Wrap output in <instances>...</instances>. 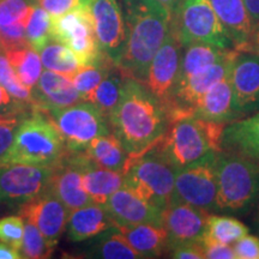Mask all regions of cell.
Here are the masks:
<instances>
[{
  "label": "cell",
  "mask_w": 259,
  "mask_h": 259,
  "mask_svg": "<svg viewBox=\"0 0 259 259\" xmlns=\"http://www.w3.org/2000/svg\"><path fill=\"white\" fill-rule=\"evenodd\" d=\"M112 132L121 142L128 158L151 149L169 125L167 106L144 83L125 77L118 105L108 116Z\"/></svg>",
  "instance_id": "cell-1"
},
{
  "label": "cell",
  "mask_w": 259,
  "mask_h": 259,
  "mask_svg": "<svg viewBox=\"0 0 259 259\" xmlns=\"http://www.w3.org/2000/svg\"><path fill=\"white\" fill-rule=\"evenodd\" d=\"M127 40L118 69L144 83L149 65L170 29L171 16L156 0H120Z\"/></svg>",
  "instance_id": "cell-2"
},
{
  "label": "cell",
  "mask_w": 259,
  "mask_h": 259,
  "mask_svg": "<svg viewBox=\"0 0 259 259\" xmlns=\"http://www.w3.org/2000/svg\"><path fill=\"white\" fill-rule=\"evenodd\" d=\"M225 126L193 115L170 120L167 131L154 148L179 169L210 151H222Z\"/></svg>",
  "instance_id": "cell-3"
},
{
  "label": "cell",
  "mask_w": 259,
  "mask_h": 259,
  "mask_svg": "<svg viewBox=\"0 0 259 259\" xmlns=\"http://www.w3.org/2000/svg\"><path fill=\"white\" fill-rule=\"evenodd\" d=\"M66 151L59 130L50 116L32 109L19 125L4 163L54 166Z\"/></svg>",
  "instance_id": "cell-4"
},
{
  "label": "cell",
  "mask_w": 259,
  "mask_h": 259,
  "mask_svg": "<svg viewBox=\"0 0 259 259\" xmlns=\"http://www.w3.org/2000/svg\"><path fill=\"white\" fill-rule=\"evenodd\" d=\"M218 211L240 212L259 197V163L241 155L220 151L216 162Z\"/></svg>",
  "instance_id": "cell-5"
},
{
  "label": "cell",
  "mask_w": 259,
  "mask_h": 259,
  "mask_svg": "<svg viewBox=\"0 0 259 259\" xmlns=\"http://www.w3.org/2000/svg\"><path fill=\"white\" fill-rule=\"evenodd\" d=\"M176 174L177 168L153 147L137 157L128 158L124 186L163 210L171 200Z\"/></svg>",
  "instance_id": "cell-6"
},
{
  "label": "cell",
  "mask_w": 259,
  "mask_h": 259,
  "mask_svg": "<svg viewBox=\"0 0 259 259\" xmlns=\"http://www.w3.org/2000/svg\"><path fill=\"white\" fill-rule=\"evenodd\" d=\"M171 29L183 47L202 42L221 48H234L210 0H183L171 18Z\"/></svg>",
  "instance_id": "cell-7"
},
{
  "label": "cell",
  "mask_w": 259,
  "mask_h": 259,
  "mask_svg": "<svg viewBox=\"0 0 259 259\" xmlns=\"http://www.w3.org/2000/svg\"><path fill=\"white\" fill-rule=\"evenodd\" d=\"M45 113L59 130L66 150L72 153L85 151L90 142L112 132L108 118L92 102H78Z\"/></svg>",
  "instance_id": "cell-8"
},
{
  "label": "cell",
  "mask_w": 259,
  "mask_h": 259,
  "mask_svg": "<svg viewBox=\"0 0 259 259\" xmlns=\"http://www.w3.org/2000/svg\"><path fill=\"white\" fill-rule=\"evenodd\" d=\"M218 153L210 151L192 163L177 169L170 202H183L204 210H215L218 194Z\"/></svg>",
  "instance_id": "cell-9"
},
{
  "label": "cell",
  "mask_w": 259,
  "mask_h": 259,
  "mask_svg": "<svg viewBox=\"0 0 259 259\" xmlns=\"http://www.w3.org/2000/svg\"><path fill=\"white\" fill-rule=\"evenodd\" d=\"M52 38L66 45L82 66L95 65L106 58L100 50L87 0L78 9L52 17Z\"/></svg>",
  "instance_id": "cell-10"
},
{
  "label": "cell",
  "mask_w": 259,
  "mask_h": 259,
  "mask_svg": "<svg viewBox=\"0 0 259 259\" xmlns=\"http://www.w3.org/2000/svg\"><path fill=\"white\" fill-rule=\"evenodd\" d=\"M53 166L0 164V202L22 206L50 190Z\"/></svg>",
  "instance_id": "cell-11"
},
{
  "label": "cell",
  "mask_w": 259,
  "mask_h": 259,
  "mask_svg": "<svg viewBox=\"0 0 259 259\" xmlns=\"http://www.w3.org/2000/svg\"><path fill=\"white\" fill-rule=\"evenodd\" d=\"M100 50L115 66L124 54L127 30L120 0H87Z\"/></svg>",
  "instance_id": "cell-12"
},
{
  "label": "cell",
  "mask_w": 259,
  "mask_h": 259,
  "mask_svg": "<svg viewBox=\"0 0 259 259\" xmlns=\"http://www.w3.org/2000/svg\"><path fill=\"white\" fill-rule=\"evenodd\" d=\"M236 54L238 51L234 50L225 59L218 61L199 72L191 74L186 79L177 84L167 106L170 120L193 115V109L198 100L223 78V76L231 69Z\"/></svg>",
  "instance_id": "cell-13"
},
{
  "label": "cell",
  "mask_w": 259,
  "mask_h": 259,
  "mask_svg": "<svg viewBox=\"0 0 259 259\" xmlns=\"http://www.w3.org/2000/svg\"><path fill=\"white\" fill-rule=\"evenodd\" d=\"M183 45L178 40L176 32L170 29L163 44L158 48L149 65L144 84L147 88L168 106L176 89L180 73Z\"/></svg>",
  "instance_id": "cell-14"
},
{
  "label": "cell",
  "mask_w": 259,
  "mask_h": 259,
  "mask_svg": "<svg viewBox=\"0 0 259 259\" xmlns=\"http://www.w3.org/2000/svg\"><path fill=\"white\" fill-rule=\"evenodd\" d=\"M88 161L89 156L85 151H66L53 166L54 170L50 190L66 205L70 211L93 203L82 183L83 168Z\"/></svg>",
  "instance_id": "cell-15"
},
{
  "label": "cell",
  "mask_w": 259,
  "mask_h": 259,
  "mask_svg": "<svg viewBox=\"0 0 259 259\" xmlns=\"http://www.w3.org/2000/svg\"><path fill=\"white\" fill-rule=\"evenodd\" d=\"M231 83L238 120L259 112V56L238 52L232 64Z\"/></svg>",
  "instance_id": "cell-16"
},
{
  "label": "cell",
  "mask_w": 259,
  "mask_h": 259,
  "mask_svg": "<svg viewBox=\"0 0 259 259\" xmlns=\"http://www.w3.org/2000/svg\"><path fill=\"white\" fill-rule=\"evenodd\" d=\"M19 215L25 221H30L37 227L48 245L54 248L66 229L70 210L48 190L37 198L32 199L19 209Z\"/></svg>",
  "instance_id": "cell-17"
},
{
  "label": "cell",
  "mask_w": 259,
  "mask_h": 259,
  "mask_svg": "<svg viewBox=\"0 0 259 259\" xmlns=\"http://www.w3.org/2000/svg\"><path fill=\"white\" fill-rule=\"evenodd\" d=\"M209 215L208 210L183 202H170L163 208L161 225L168 233L169 251L184 242L202 241Z\"/></svg>",
  "instance_id": "cell-18"
},
{
  "label": "cell",
  "mask_w": 259,
  "mask_h": 259,
  "mask_svg": "<svg viewBox=\"0 0 259 259\" xmlns=\"http://www.w3.org/2000/svg\"><path fill=\"white\" fill-rule=\"evenodd\" d=\"M111 216L114 226H131L138 223L161 225L162 210L122 185L109 197L103 205Z\"/></svg>",
  "instance_id": "cell-19"
},
{
  "label": "cell",
  "mask_w": 259,
  "mask_h": 259,
  "mask_svg": "<svg viewBox=\"0 0 259 259\" xmlns=\"http://www.w3.org/2000/svg\"><path fill=\"white\" fill-rule=\"evenodd\" d=\"M32 109L48 112L76 105L83 101L74 88L71 77L46 70L31 89Z\"/></svg>",
  "instance_id": "cell-20"
},
{
  "label": "cell",
  "mask_w": 259,
  "mask_h": 259,
  "mask_svg": "<svg viewBox=\"0 0 259 259\" xmlns=\"http://www.w3.org/2000/svg\"><path fill=\"white\" fill-rule=\"evenodd\" d=\"M231 69L221 80H219L198 100L193 109V116L225 125L238 120L234 109Z\"/></svg>",
  "instance_id": "cell-21"
},
{
  "label": "cell",
  "mask_w": 259,
  "mask_h": 259,
  "mask_svg": "<svg viewBox=\"0 0 259 259\" xmlns=\"http://www.w3.org/2000/svg\"><path fill=\"white\" fill-rule=\"evenodd\" d=\"M222 150L241 155L259 163V112L225 126Z\"/></svg>",
  "instance_id": "cell-22"
},
{
  "label": "cell",
  "mask_w": 259,
  "mask_h": 259,
  "mask_svg": "<svg viewBox=\"0 0 259 259\" xmlns=\"http://www.w3.org/2000/svg\"><path fill=\"white\" fill-rule=\"evenodd\" d=\"M213 10L238 52H246L253 25L244 0H210Z\"/></svg>",
  "instance_id": "cell-23"
},
{
  "label": "cell",
  "mask_w": 259,
  "mask_h": 259,
  "mask_svg": "<svg viewBox=\"0 0 259 259\" xmlns=\"http://www.w3.org/2000/svg\"><path fill=\"white\" fill-rule=\"evenodd\" d=\"M112 227H114V222L105 206L92 203L83 208L71 210L66 231L71 241L83 242L95 238Z\"/></svg>",
  "instance_id": "cell-24"
},
{
  "label": "cell",
  "mask_w": 259,
  "mask_h": 259,
  "mask_svg": "<svg viewBox=\"0 0 259 259\" xmlns=\"http://www.w3.org/2000/svg\"><path fill=\"white\" fill-rule=\"evenodd\" d=\"M130 245L142 255V258H157L169 252L168 233L162 225L138 223L131 226H118Z\"/></svg>",
  "instance_id": "cell-25"
},
{
  "label": "cell",
  "mask_w": 259,
  "mask_h": 259,
  "mask_svg": "<svg viewBox=\"0 0 259 259\" xmlns=\"http://www.w3.org/2000/svg\"><path fill=\"white\" fill-rule=\"evenodd\" d=\"M82 183L93 203L105 205L109 197L124 185V173L96 166L89 158L83 168Z\"/></svg>",
  "instance_id": "cell-26"
},
{
  "label": "cell",
  "mask_w": 259,
  "mask_h": 259,
  "mask_svg": "<svg viewBox=\"0 0 259 259\" xmlns=\"http://www.w3.org/2000/svg\"><path fill=\"white\" fill-rule=\"evenodd\" d=\"M87 248L79 257L100 259H141L142 255L130 245L116 227L107 229L95 238L90 239Z\"/></svg>",
  "instance_id": "cell-27"
},
{
  "label": "cell",
  "mask_w": 259,
  "mask_h": 259,
  "mask_svg": "<svg viewBox=\"0 0 259 259\" xmlns=\"http://www.w3.org/2000/svg\"><path fill=\"white\" fill-rule=\"evenodd\" d=\"M184 48L185 51L181 54L180 73L178 83L186 79L191 74L199 72L218 61L225 59L234 51V48H221L213 46V45L202 44V42L191 44Z\"/></svg>",
  "instance_id": "cell-28"
},
{
  "label": "cell",
  "mask_w": 259,
  "mask_h": 259,
  "mask_svg": "<svg viewBox=\"0 0 259 259\" xmlns=\"http://www.w3.org/2000/svg\"><path fill=\"white\" fill-rule=\"evenodd\" d=\"M85 154L96 166L122 173L128 161L127 151L113 132L100 136L90 142Z\"/></svg>",
  "instance_id": "cell-29"
},
{
  "label": "cell",
  "mask_w": 259,
  "mask_h": 259,
  "mask_svg": "<svg viewBox=\"0 0 259 259\" xmlns=\"http://www.w3.org/2000/svg\"><path fill=\"white\" fill-rule=\"evenodd\" d=\"M3 52L17 73L21 83L29 90L34 88L42 73V61L37 52L30 46Z\"/></svg>",
  "instance_id": "cell-30"
},
{
  "label": "cell",
  "mask_w": 259,
  "mask_h": 259,
  "mask_svg": "<svg viewBox=\"0 0 259 259\" xmlns=\"http://www.w3.org/2000/svg\"><path fill=\"white\" fill-rule=\"evenodd\" d=\"M40 58L45 69L69 77L73 76L82 67L76 54L66 45L57 40H51L42 48Z\"/></svg>",
  "instance_id": "cell-31"
},
{
  "label": "cell",
  "mask_w": 259,
  "mask_h": 259,
  "mask_svg": "<svg viewBox=\"0 0 259 259\" xmlns=\"http://www.w3.org/2000/svg\"><path fill=\"white\" fill-rule=\"evenodd\" d=\"M124 82L125 76L118 69V66L114 67L108 76L97 85V88L90 94L87 102H92L93 105H95L108 118L120 100Z\"/></svg>",
  "instance_id": "cell-32"
},
{
  "label": "cell",
  "mask_w": 259,
  "mask_h": 259,
  "mask_svg": "<svg viewBox=\"0 0 259 259\" xmlns=\"http://www.w3.org/2000/svg\"><path fill=\"white\" fill-rule=\"evenodd\" d=\"M246 234H248L247 226L238 219L231 216L209 215L202 241L213 240L232 245Z\"/></svg>",
  "instance_id": "cell-33"
},
{
  "label": "cell",
  "mask_w": 259,
  "mask_h": 259,
  "mask_svg": "<svg viewBox=\"0 0 259 259\" xmlns=\"http://www.w3.org/2000/svg\"><path fill=\"white\" fill-rule=\"evenodd\" d=\"M114 67H116L115 65L105 58L95 65L82 66L73 76H71L74 88L79 93L83 101H87L90 94L97 88V85L108 76Z\"/></svg>",
  "instance_id": "cell-34"
},
{
  "label": "cell",
  "mask_w": 259,
  "mask_h": 259,
  "mask_svg": "<svg viewBox=\"0 0 259 259\" xmlns=\"http://www.w3.org/2000/svg\"><path fill=\"white\" fill-rule=\"evenodd\" d=\"M25 36L32 50L40 52L52 38V16L40 5H35L25 25Z\"/></svg>",
  "instance_id": "cell-35"
},
{
  "label": "cell",
  "mask_w": 259,
  "mask_h": 259,
  "mask_svg": "<svg viewBox=\"0 0 259 259\" xmlns=\"http://www.w3.org/2000/svg\"><path fill=\"white\" fill-rule=\"evenodd\" d=\"M54 248H52L48 242L38 231V228L34 223L25 220L24 222V234L22 241L21 252L22 258L28 259H42L50 258L53 253Z\"/></svg>",
  "instance_id": "cell-36"
},
{
  "label": "cell",
  "mask_w": 259,
  "mask_h": 259,
  "mask_svg": "<svg viewBox=\"0 0 259 259\" xmlns=\"http://www.w3.org/2000/svg\"><path fill=\"white\" fill-rule=\"evenodd\" d=\"M3 50H0V84H2L8 92L18 100L19 102L24 103L25 106H29L32 108V96L31 90L25 88L23 84L19 80L17 73L10 64L5 53H3Z\"/></svg>",
  "instance_id": "cell-37"
},
{
  "label": "cell",
  "mask_w": 259,
  "mask_h": 259,
  "mask_svg": "<svg viewBox=\"0 0 259 259\" xmlns=\"http://www.w3.org/2000/svg\"><path fill=\"white\" fill-rule=\"evenodd\" d=\"M34 3L32 0H0V27L15 23L27 25Z\"/></svg>",
  "instance_id": "cell-38"
},
{
  "label": "cell",
  "mask_w": 259,
  "mask_h": 259,
  "mask_svg": "<svg viewBox=\"0 0 259 259\" xmlns=\"http://www.w3.org/2000/svg\"><path fill=\"white\" fill-rule=\"evenodd\" d=\"M30 112L0 115V164L4 163L6 155L15 142L19 125Z\"/></svg>",
  "instance_id": "cell-39"
},
{
  "label": "cell",
  "mask_w": 259,
  "mask_h": 259,
  "mask_svg": "<svg viewBox=\"0 0 259 259\" xmlns=\"http://www.w3.org/2000/svg\"><path fill=\"white\" fill-rule=\"evenodd\" d=\"M24 234V220L21 215L5 216L0 219V241L16 250H21Z\"/></svg>",
  "instance_id": "cell-40"
},
{
  "label": "cell",
  "mask_w": 259,
  "mask_h": 259,
  "mask_svg": "<svg viewBox=\"0 0 259 259\" xmlns=\"http://www.w3.org/2000/svg\"><path fill=\"white\" fill-rule=\"evenodd\" d=\"M29 46L25 36V24L15 23L0 27V47L3 51L17 50Z\"/></svg>",
  "instance_id": "cell-41"
},
{
  "label": "cell",
  "mask_w": 259,
  "mask_h": 259,
  "mask_svg": "<svg viewBox=\"0 0 259 259\" xmlns=\"http://www.w3.org/2000/svg\"><path fill=\"white\" fill-rule=\"evenodd\" d=\"M36 3L42 9L46 10L52 17H59L83 6L85 0H37Z\"/></svg>",
  "instance_id": "cell-42"
},
{
  "label": "cell",
  "mask_w": 259,
  "mask_h": 259,
  "mask_svg": "<svg viewBox=\"0 0 259 259\" xmlns=\"http://www.w3.org/2000/svg\"><path fill=\"white\" fill-rule=\"evenodd\" d=\"M236 259H259V238L246 234L234 242Z\"/></svg>",
  "instance_id": "cell-43"
},
{
  "label": "cell",
  "mask_w": 259,
  "mask_h": 259,
  "mask_svg": "<svg viewBox=\"0 0 259 259\" xmlns=\"http://www.w3.org/2000/svg\"><path fill=\"white\" fill-rule=\"evenodd\" d=\"M169 254L176 259H205L202 241H190L174 246Z\"/></svg>",
  "instance_id": "cell-44"
},
{
  "label": "cell",
  "mask_w": 259,
  "mask_h": 259,
  "mask_svg": "<svg viewBox=\"0 0 259 259\" xmlns=\"http://www.w3.org/2000/svg\"><path fill=\"white\" fill-rule=\"evenodd\" d=\"M204 253L208 259H236L234 247L213 240H203Z\"/></svg>",
  "instance_id": "cell-45"
},
{
  "label": "cell",
  "mask_w": 259,
  "mask_h": 259,
  "mask_svg": "<svg viewBox=\"0 0 259 259\" xmlns=\"http://www.w3.org/2000/svg\"><path fill=\"white\" fill-rule=\"evenodd\" d=\"M32 108L19 102L0 84V115L31 112Z\"/></svg>",
  "instance_id": "cell-46"
},
{
  "label": "cell",
  "mask_w": 259,
  "mask_h": 259,
  "mask_svg": "<svg viewBox=\"0 0 259 259\" xmlns=\"http://www.w3.org/2000/svg\"><path fill=\"white\" fill-rule=\"evenodd\" d=\"M244 3L254 30V28L259 25V0H244Z\"/></svg>",
  "instance_id": "cell-47"
},
{
  "label": "cell",
  "mask_w": 259,
  "mask_h": 259,
  "mask_svg": "<svg viewBox=\"0 0 259 259\" xmlns=\"http://www.w3.org/2000/svg\"><path fill=\"white\" fill-rule=\"evenodd\" d=\"M21 252L5 242L0 241V259H21Z\"/></svg>",
  "instance_id": "cell-48"
},
{
  "label": "cell",
  "mask_w": 259,
  "mask_h": 259,
  "mask_svg": "<svg viewBox=\"0 0 259 259\" xmlns=\"http://www.w3.org/2000/svg\"><path fill=\"white\" fill-rule=\"evenodd\" d=\"M246 52L259 56V25H257V27L254 28L253 32H252L250 44H248Z\"/></svg>",
  "instance_id": "cell-49"
},
{
  "label": "cell",
  "mask_w": 259,
  "mask_h": 259,
  "mask_svg": "<svg viewBox=\"0 0 259 259\" xmlns=\"http://www.w3.org/2000/svg\"><path fill=\"white\" fill-rule=\"evenodd\" d=\"M156 2L160 3L162 6H164L170 14L171 18H173L178 12V10H179L183 0H156Z\"/></svg>",
  "instance_id": "cell-50"
},
{
  "label": "cell",
  "mask_w": 259,
  "mask_h": 259,
  "mask_svg": "<svg viewBox=\"0 0 259 259\" xmlns=\"http://www.w3.org/2000/svg\"><path fill=\"white\" fill-rule=\"evenodd\" d=\"M255 228L259 232V209H258V213H257V218H255Z\"/></svg>",
  "instance_id": "cell-51"
},
{
  "label": "cell",
  "mask_w": 259,
  "mask_h": 259,
  "mask_svg": "<svg viewBox=\"0 0 259 259\" xmlns=\"http://www.w3.org/2000/svg\"><path fill=\"white\" fill-rule=\"evenodd\" d=\"M32 2H35V3H36V2H37V0H32Z\"/></svg>",
  "instance_id": "cell-52"
}]
</instances>
